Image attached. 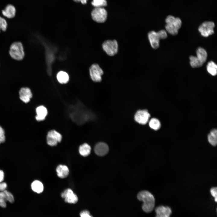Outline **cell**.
<instances>
[{"mask_svg":"<svg viewBox=\"0 0 217 217\" xmlns=\"http://www.w3.org/2000/svg\"><path fill=\"white\" fill-rule=\"evenodd\" d=\"M76 2H81L83 4H85L86 3L87 0H73Z\"/></svg>","mask_w":217,"mask_h":217,"instance_id":"obj_33","label":"cell"},{"mask_svg":"<svg viewBox=\"0 0 217 217\" xmlns=\"http://www.w3.org/2000/svg\"><path fill=\"white\" fill-rule=\"evenodd\" d=\"M91 3L95 8L105 6L107 5L106 0H93Z\"/></svg>","mask_w":217,"mask_h":217,"instance_id":"obj_26","label":"cell"},{"mask_svg":"<svg viewBox=\"0 0 217 217\" xmlns=\"http://www.w3.org/2000/svg\"><path fill=\"white\" fill-rule=\"evenodd\" d=\"M20 98L25 103H28L32 97V93L30 89L28 87H22L19 91Z\"/></svg>","mask_w":217,"mask_h":217,"instance_id":"obj_14","label":"cell"},{"mask_svg":"<svg viewBox=\"0 0 217 217\" xmlns=\"http://www.w3.org/2000/svg\"><path fill=\"white\" fill-rule=\"evenodd\" d=\"M215 26L214 23L212 21H205L199 26L198 30L202 36L207 37L214 33Z\"/></svg>","mask_w":217,"mask_h":217,"instance_id":"obj_8","label":"cell"},{"mask_svg":"<svg viewBox=\"0 0 217 217\" xmlns=\"http://www.w3.org/2000/svg\"><path fill=\"white\" fill-rule=\"evenodd\" d=\"M91 150L90 146L87 143H84L81 145L79 149L80 154L84 157L88 156L90 153Z\"/></svg>","mask_w":217,"mask_h":217,"instance_id":"obj_22","label":"cell"},{"mask_svg":"<svg viewBox=\"0 0 217 217\" xmlns=\"http://www.w3.org/2000/svg\"><path fill=\"white\" fill-rule=\"evenodd\" d=\"M4 178V174L3 171L0 170V182H2Z\"/></svg>","mask_w":217,"mask_h":217,"instance_id":"obj_32","label":"cell"},{"mask_svg":"<svg viewBox=\"0 0 217 217\" xmlns=\"http://www.w3.org/2000/svg\"><path fill=\"white\" fill-rule=\"evenodd\" d=\"M56 77L58 82L61 84H65L69 80V76L66 72L61 71L57 74Z\"/></svg>","mask_w":217,"mask_h":217,"instance_id":"obj_20","label":"cell"},{"mask_svg":"<svg viewBox=\"0 0 217 217\" xmlns=\"http://www.w3.org/2000/svg\"><path fill=\"white\" fill-rule=\"evenodd\" d=\"M217 191L216 187L212 188L210 190L211 193L212 195L214 198L216 202L217 201Z\"/></svg>","mask_w":217,"mask_h":217,"instance_id":"obj_30","label":"cell"},{"mask_svg":"<svg viewBox=\"0 0 217 217\" xmlns=\"http://www.w3.org/2000/svg\"><path fill=\"white\" fill-rule=\"evenodd\" d=\"M80 217H93L89 211L87 210L82 211L80 213Z\"/></svg>","mask_w":217,"mask_h":217,"instance_id":"obj_29","label":"cell"},{"mask_svg":"<svg viewBox=\"0 0 217 217\" xmlns=\"http://www.w3.org/2000/svg\"><path fill=\"white\" fill-rule=\"evenodd\" d=\"M16 12L15 8L13 5L11 4L8 5L2 11L3 15L8 18H11L14 17Z\"/></svg>","mask_w":217,"mask_h":217,"instance_id":"obj_18","label":"cell"},{"mask_svg":"<svg viewBox=\"0 0 217 217\" xmlns=\"http://www.w3.org/2000/svg\"><path fill=\"white\" fill-rule=\"evenodd\" d=\"M9 54L13 59L17 61L22 60L24 58L25 53L22 44L20 42H15L11 45Z\"/></svg>","mask_w":217,"mask_h":217,"instance_id":"obj_4","label":"cell"},{"mask_svg":"<svg viewBox=\"0 0 217 217\" xmlns=\"http://www.w3.org/2000/svg\"><path fill=\"white\" fill-rule=\"evenodd\" d=\"M5 132L2 127L0 126V144L3 143L5 141Z\"/></svg>","mask_w":217,"mask_h":217,"instance_id":"obj_28","label":"cell"},{"mask_svg":"<svg viewBox=\"0 0 217 217\" xmlns=\"http://www.w3.org/2000/svg\"><path fill=\"white\" fill-rule=\"evenodd\" d=\"M61 196L65 202L69 203L75 204L78 200L77 195L70 188L65 190L61 193Z\"/></svg>","mask_w":217,"mask_h":217,"instance_id":"obj_12","label":"cell"},{"mask_svg":"<svg viewBox=\"0 0 217 217\" xmlns=\"http://www.w3.org/2000/svg\"><path fill=\"white\" fill-rule=\"evenodd\" d=\"M7 23L6 20L0 16V32L1 31H5L7 27Z\"/></svg>","mask_w":217,"mask_h":217,"instance_id":"obj_27","label":"cell"},{"mask_svg":"<svg viewBox=\"0 0 217 217\" xmlns=\"http://www.w3.org/2000/svg\"><path fill=\"white\" fill-rule=\"evenodd\" d=\"M61 134L55 130L49 131L47 136V144L51 146H56L57 143L61 141L62 140Z\"/></svg>","mask_w":217,"mask_h":217,"instance_id":"obj_10","label":"cell"},{"mask_svg":"<svg viewBox=\"0 0 217 217\" xmlns=\"http://www.w3.org/2000/svg\"><path fill=\"white\" fill-rule=\"evenodd\" d=\"M108 147L105 143L101 142L97 143L94 147L96 154L99 156H103L106 154L108 151Z\"/></svg>","mask_w":217,"mask_h":217,"instance_id":"obj_16","label":"cell"},{"mask_svg":"<svg viewBox=\"0 0 217 217\" xmlns=\"http://www.w3.org/2000/svg\"><path fill=\"white\" fill-rule=\"evenodd\" d=\"M148 38L152 47L154 49L159 48V40L167 37V34L165 30H161L158 32L154 31L149 32L148 34Z\"/></svg>","mask_w":217,"mask_h":217,"instance_id":"obj_5","label":"cell"},{"mask_svg":"<svg viewBox=\"0 0 217 217\" xmlns=\"http://www.w3.org/2000/svg\"><path fill=\"white\" fill-rule=\"evenodd\" d=\"M197 56L191 55L189 57L190 64L193 68H199L202 66L206 61L207 54L203 48H198L196 51Z\"/></svg>","mask_w":217,"mask_h":217,"instance_id":"obj_3","label":"cell"},{"mask_svg":"<svg viewBox=\"0 0 217 217\" xmlns=\"http://www.w3.org/2000/svg\"><path fill=\"white\" fill-rule=\"evenodd\" d=\"M56 171L58 176L62 178H66L69 173V170L67 166L62 165H60L57 167Z\"/></svg>","mask_w":217,"mask_h":217,"instance_id":"obj_19","label":"cell"},{"mask_svg":"<svg viewBox=\"0 0 217 217\" xmlns=\"http://www.w3.org/2000/svg\"><path fill=\"white\" fill-rule=\"evenodd\" d=\"M90 74L91 79L95 82H100L103 74L102 69L97 64L92 65L89 68Z\"/></svg>","mask_w":217,"mask_h":217,"instance_id":"obj_9","label":"cell"},{"mask_svg":"<svg viewBox=\"0 0 217 217\" xmlns=\"http://www.w3.org/2000/svg\"><path fill=\"white\" fill-rule=\"evenodd\" d=\"M31 187L33 191L38 193H42L44 189L43 184L38 180L34 181L32 183Z\"/></svg>","mask_w":217,"mask_h":217,"instance_id":"obj_21","label":"cell"},{"mask_svg":"<svg viewBox=\"0 0 217 217\" xmlns=\"http://www.w3.org/2000/svg\"><path fill=\"white\" fill-rule=\"evenodd\" d=\"M7 186V184L6 183L0 182V191H2L5 190Z\"/></svg>","mask_w":217,"mask_h":217,"instance_id":"obj_31","label":"cell"},{"mask_svg":"<svg viewBox=\"0 0 217 217\" xmlns=\"http://www.w3.org/2000/svg\"><path fill=\"white\" fill-rule=\"evenodd\" d=\"M209 143L212 146H215L217 143V131L216 129L212 130L208 136Z\"/></svg>","mask_w":217,"mask_h":217,"instance_id":"obj_23","label":"cell"},{"mask_svg":"<svg viewBox=\"0 0 217 217\" xmlns=\"http://www.w3.org/2000/svg\"><path fill=\"white\" fill-rule=\"evenodd\" d=\"M150 117V115L147 110H140L136 113L134 118L137 122L144 125L148 122Z\"/></svg>","mask_w":217,"mask_h":217,"instance_id":"obj_11","label":"cell"},{"mask_svg":"<svg viewBox=\"0 0 217 217\" xmlns=\"http://www.w3.org/2000/svg\"><path fill=\"white\" fill-rule=\"evenodd\" d=\"M102 47L107 54L110 56L115 55L118 51V44L115 40L105 41L102 44Z\"/></svg>","mask_w":217,"mask_h":217,"instance_id":"obj_6","label":"cell"},{"mask_svg":"<svg viewBox=\"0 0 217 217\" xmlns=\"http://www.w3.org/2000/svg\"><path fill=\"white\" fill-rule=\"evenodd\" d=\"M107 15L106 10L102 7L95 8L91 12L93 19L99 23L105 22L106 20Z\"/></svg>","mask_w":217,"mask_h":217,"instance_id":"obj_7","label":"cell"},{"mask_svg":"<svg viewBox=\"0 0 217 217\" xmlns=\"http://www.w3.org/2000/svg\"><path fill=\"white\" fill-rule=\"evenodd\" d=\"M6 201L12 203L14 201V199L13 195L5 190L0 192V206L2 208H5Z\"/></svg>","mask_w":217,"mask_h":217,"instance_id":"obj_13","label":"cell"},{"mask_svg":"<svg viewBox=\"0 0 217 217\" xmlns=\"http://www.w3.org/2000/svg\"><path fill=\"white\" fill-rule=\"evenodd\" d=\"M165 21V28L168 32L173 35H177L181 25L180 19L170 15L166 17Z\"/></svg>","mask_w":217,"mask_h":217,"instance_id":"obj_2","label":"cell"},{"mask_svg":"<svg viewBox=\"0 0 217 217\" xmlns=\"http://www.w3.org/2000/svg\"><path fill=\"white\" fill-rule=\"evenodd\" d=\"M36 120L38 121H40L45 119L47 115L48 111L45 107L43 105H40L36 108Z\"/></svg>","mask_w":217,"mask_h":217,"instance_id":"obj_17","label":"cell"},{"mask_svg":"<svg viewBox=\"0 0 217 217\" xmlns=\"http://www.w3.org/2000/svg\"><path fill=\"white\" fill-rule=\"evenodd\" d=\"M207 70L208 72L213 76L217 74V66L213 61H209L206 66Z\"/></svg>","mask_w":217,"mask_h":217,"instance_id":"obj_24","label":"cell"},{"mask_svg":"<svg viewBox=\"0 0 217 217\" xmlns=\"http://www.w3.org/2000/svg\"><path fill=\"white\" fill-rule=\"evenodd\" d=\"M149 127L155 130H159L161 125L159 121L156 118H151L149 121Z\"/></svg>","mask_w":217,"mask_h":217,"instance_id":"obj_25","label":"cell"},{"mask_svg":"<svg viewBox=\"0 0 217 217\" xmlns=\"http://www.w3.org/2000/svg\"><path fill=\"white\" fill-rule=\"evenodd\" d=\"M156 217H170L172 211L171 209L168 206H159L155 209Z\"/></svg>","mask_w":217,"mask_h":217,"instance_id":"obj_15","label":"cell"},{"mask_svg":"<svg viewBox=\"0 0 217 217\" xmlns=\"http://www.w3.org/2000/svg\"><path fill=\"white\" fill-rule=\"evenodd\" d=\"M137 197L143 203L142 209L144 212L149 213L153 210L155 206V199L151 193L147 190L141 191L138 193Z\"/></svg>","mask_w":217,"mask_h":217,"instance_id":"obj_1","label":"cell"}]
</instances>
